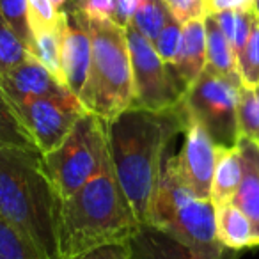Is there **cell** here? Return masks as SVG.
Returning a JSON list of instances; mask_svg holds the SVG:
<instances>
[{
	"label": "cell",
	"mask_w": 259,
	"mask_h": 259,
	"mask_svg": "<svg viewBox=\"0 0 259 259\" xmlns=\"http://www.w3.org/2000/svg\"><path fill=\"white\" fill-rule=\"evenodd\" d=\"M187 124L188 114L181 101L163 110L130 107L107 121L112 170L139 222L148 220L169 146Z\"/></svg>",
	"instance_id": "6da1fadb"
},
{
	"label": "cell",
	"mask_w": 259,
	"mask_h": 259,
	"mask_svg": "<svg viewBox=\"0 0 259 259\" xmlns=\"http://www.w3.org/2000/svg\"><path fill=\"white\" fill-rule=\"evenodd\" d=\"M59 211L61 197L41 153L0 148V217L48 259H59Z\"/></svg>",
	"instance_id": "7a4b0ae2"
},
{
	"label": "cell",
	"mask_w": 259,
	"mask_h": 259,
	"mask_svg": "<svg viewBox=\"0 0 259 259\" xmlns=\"http://www.w3.org/2000/svg\"><path fill=\"white\" fill-rule=\"evenodd\" d=\"M141 224L108 163L94 180L61 201L59 259H76L94 248L128 241Z\"/></svg>",
	"instance_id": "3957f363"
},
{
	"label": "cell",
	"mask_w": 259,
	"mask_h": 259,
	"mask_svg": "<svg viewBox=\"0 0 259 259\" xmlns=\"http://www.w3.org/2000/svg\"><path fill=\"white\" fill-rule=\"evenodd\" d=\"M87 23L93 59L78 100L87 112L110 121L134 105V73L126 27L114 20H87Z\"/></svg>",
	"instance_id": "277c9868"
},
{
	"label": "cell",
	"mask_w": 259,
	"mask_h": 259,
	"mask_svg": "<svg viewBox=\"0 0 259 259\" xmlns=\"http://www.w3.org/2000/svg\"><path fill=\"white\" fill-rule=\"evenodd\" d=\"M146 222L206 254L227 250L217 236L215 204L211 199L197 197L185 183L178 170L176 156H170L163 167Z\"/></svg>",
	"instance_id": "5b68a950"
},
{
	"label": "cell",
	"mask_w": 259,
	"mask_h": 259,
	"mask_svg": "<svg viewBox=\"0 0 259 259\" xmlns=\"http://www.w3.org/2000/svg\"><path fill=\"white\" fill-rule=\"evenodd\" d=\"M41 158L52 185L64 201L110 163L107 121L85 110L64 141Z\"/></svg>",
	"instance_id": "8992f818"
},
{
	"label": "cell",
	"mask_w": 259,
	"mask_h": 259,
	"mask_svg": "<svg viewBox=\"0 0 259 259\" xmlns=\"http://www.w3.org/2000/svg\"><path fill=\"white\" fill-rule=\"evenodd\" d=\"M241 80L204 68L181 98L188 117L201 122L217 146L238 142V100Z\"/></svg>",
	"instance_id": "52a82bcc"
},
{
	"label": "cell",
	"mask_w": 259,
	"mask_h": 259,
	"mask_svg": "<svg viewBox=\"0 0 259 259\" xmlns=\"http://www.w3.org/2000/svg\"><path fill=\"white\" fill-rule=\"evenodd\" d=\"M132 73H134V105L149 110L170 108L181 101L185 87L172 68L160 59L153 43L132 23L126 25Z\"/></svg>",
	"instance_id": "ba28073f"
},
{
	"label": "cell",
	"mask_w": 259,
	"mask_h": 259,
	"mask_svg": "<svg viewBox=\"0 0 259 259\" xmlns=\"http://www.w3.org/2000/svg\"><path fill=\"white\" fill-rule=\"evenodd\" d=\"M13 107L41 155L57 148L85 112L76 96L34 98L25 103H13Z\"/></svg>",
	"instance_id": "9c48e42d"
},
{
	"label": "cell",
	"mask_w": 259,
	"mask_h": 259,
	"mask_svg": "<svg viewBox=\"0 0 259 259\" xmlns=\"http://www.w3.org/2000/svg\"><path fill=\"white\" fill-rule=\"evenodd\" d=\"M61 30L64 83L78 98L87 82L91 59H93V39H91L89 23L78 9L66 6L61 9Z\"/></svg>",
	"instance_id": "30bf717a"
},
{
	"label": "cell",
	"mask_w": 259,
	"mask_h": 259,
	"mask_svg": "<svg viewBox=\"0 0 259 259\" xmlns=\"http://www.w3.org/2000/svg\"><path fill=\"white\" fill-rule=\"evenodd\" d=\"M185 142L176 155L178 170L197 197L211 199V181L217 162V144L201 122L188 117Z\"/></svg>",
	"instance_id": "8fae6325"
},
{
	"label": "cell",
	"mask_w": 259,
	"mask_h": 259,
	"mask_svg": "<svg viewBox=\"0 0 259 259\" xmlns=\"http://www.w3.org/2000/svg\"><path fill=\"white\" fill-rule=\"evenodd\" d=\"M126 243L128 259H238L240 255V250L233 248L222 254H206L149 222H142Z\"/></svg>",
	"instance_id": "7c38bea8"
},
{
	"label": "cell",
	"mask_w": 259,
	"mask_h": 259,
	"mask_svg": "<svg viewBox=\"0 0 259 259\" xmlns=\"http://www.w3.org/2000/svg\"><path fill=\"white\" fill-rule=\"evenodd\" d=\"M0 91L11 103H25L34 98L75 96L32 55L0 76Z\"/></svg>",
	"instance_id": "4fadbf2b"
},
{
	"label": "cell",
	"mask_w": 259,
	"mask_h": 259,
	"mask_svg": "<svg viewBox=\"0 0 259 259\" xmlns=\"http://www.w3.org/2000/svg\"><path fill=\"white\" fill-rule=\"evenodd\" d=\"M236 146L241 155L243 174L231 202H234L248 217L254 229L255 245H259V144L250 139L238 137Z\"/></svg>",
	"instance_id": "5bb4252c"
},
{
	"label": "cell",
	"mask_w": 259,
	"mask_h": 259,
	"mask_svg": "<svg viewBox=\"0 0 259 259\" xmlns=\"http://www.w3.org/2000/svg\"><path fill=\"white\" fill-rule=\"evenodd\" d=\"M180 80V83L187 89L199 78L206 68V25L204 18L190 20L183 23L181 32V47L174 64L170 66Z\"/></svg>",
	"instance_id": "9a60e30c"
},
{
	"label": "cell",
	"mask_w": 259,
	"mask_h": 259,
	"mask_svg": "<svg viewBox=\"0 0 259 259\" xmlns=\"http://www.w3.org/2000/svg\"><path fill=\"white\" fill-rule=\"evenodd\" d=\"M217 236L220 243L233 250H243L255 245L254 229L248 217L234 202L217 204Z\"/></svg>",
	"instance_id": "2e32d148"
},
{
	"label": "cell",
	"mask_w": 259,
	"mask_h": 259,
	"mask_svg": "<svg viewBox=\"0 0 259 259\" xmlns=\"http://www.w3.org/2000/svg\"><path fill=\"white\" fill-rule=\"evenodd\" d=\"M241 174V155L238 146L226 148V146H217V162L215 172L211 181V201L213 204H224L231 202L240 187Z\"/></svg>",
	"instance_id": "e0dca14e"
},
{
	"label": "cell",
	"mask_w": 259,
	"mask_h": 259,
	"mask_svg": "<svg viewBox=\"0 0 259 259\" xmlns=\"http://www.w3.org/2000/svg\"><path fill=\"white\" fill-rule=\"evenodd\" d=\"M206 25V68L213 69L215 73L233 78H240L236 64V54L233 45L222 32L217 20L211 15L204 16Z\"/></svg>",
	"instance_id": "ac0fdd59"
},
{
	"label": "cell",
	"mask_w": 259,
	"mask_h": 259,
	"mask_svg": "<svg viewBox=\"0 0 259 259\" xmlns=\"http://www.w3.org/2000/svg\"><path fill=\"white\" fill-rule=\"evenodd\" d=\"M62 30L61 22L59 25L43 29L34 32V41L30 47V55L41 62L62 85L64 83V73H62Z\"/></svg>",
	"instance_id": "d6986e66"
},
{
	"label": "cell",
	"mask_w": 259,
	"mask_h": 259,
	"mask_svg": "<svg viewBox=\"0 0 259 259\" xmlns=\"http://www.w3.org/2000/svg\"><path fill=\"white\" fill-rule=\"evenodd\" d=\"M0 148H18L37 151L32 139L15 110L9 98L0 91Z\"/></svg>",
	"instance_id": "ffe728a7"
},
{
	"label": "cell",
	"mask_w": 259,
	"mask_h": 259,
	"mask_svg": "<svg viewBox=\"0 0 259 259\" xmlns=\"http://www.w3.org/2000/svg\"><path fill=\"white\" fill-rule=\"evenodd\" d=\"M169 18L170 13L163 4V0H141L137 13L132 20V25L153 43Z\"/></svg>",
	"instance_id": "44dd1931"
},
{
	"label": "cell",
	"mask_w": 259,
	"mask_h": 259,
	"mask_svg": "<svg viewBox=\"0 0 259 259\" xmlns=\"http://www.w3.org/2000/svg\"><path fill=\"white\" fill-rule=\"evenodd\" d=\"M238 134L259 144V87L240 89L238 100Z\"/></svg>",
	"instance_id": "7402d4cb"
},
{
	"label": "cell",
	"mask_w": 259,
	"mask_h": 259,
	"mask_svg": "<svg viewBox=\"0 0 259 259\" xmlns=\"http://www.w3.org/2000/svg\"><path fill=\"white\" fill-rule=\"evenodd\" d=\"M238 75L243 87H259V18L255 15L247 45L236 57Z\"/></svg>",
	"instance_id": "603a6c76"
},
{
	"label": "cell",
	"mask_w": 259,
	"mask_h": 259,
	"mask_svg": "<svg viewBox=\"0 0 259 259\" xmlns=\"http://www.w3.org/2000/svg\"><path fill=\"white\" fill-rule=\"evenodd\" d=\"M29 55V48L25 47V43L6 22L4 16L0 15V76L16 68Z\"/></svg>",
	"instance_id": "cb8c5ba5"
},
{
	"label": "cell",
	"mask_w": 259,
	"mask_h": 259,
	"mask_svg": "<svg viewBox=\"0 0 259 259\" xmlns=\"http://www.w3.org/2000/svg\"><path fill=\"white\" fill-rule=\"evenodd\" d=\"M0 259H48L0 217Z\"/></svg>",
	"instance_id": "d4e9b609"
},
{
	"label": "cell",
	"mask_w": 259,
	"mask_h": 259,
	"mask_svg": "<svg viewBox=\"0 0 259 259\" xmlns=\"http://www.w3.org/2000/svg\"><path fill=\"white\" fill-rule=\"evenodd\" d=\"M0 15L4 16L6 22L13 27L20 39L25 43V47H32L34 34L29 25V15H27V0H0Z\"/></svg>",
	"instance_id": "484cf974"
},
{
	"label": "cell",
	"mask_w": 259,
	"mask_h": 259,
	"mask_svg": "<svg viewBox=\"0 0 259 259\" xmlns=\"http://www.w3.org/2000/svg\"><path fill=\"white\" fill-rule=\"evenodd\" d=\"M181 32H183V25L170 15V18L167 20V23L163 25L162 32L153 41V47H155L156 54H158L160 59L169 66L174 64L178 54H180Z\"/></svg>",
	"instance_id": "4316f807"
},
{
	"label": "cell",
	"mask_w": 259,
	"mask_h": 259,
	"mask_svg": "<svg viewBox=\"0 0 259 259\" xmlns=\"http://www.w3.org/2000/svg\"><path fill=\"white\" fill-rule=\"evenodd\" d=\"M27 15L32 34L55 27L61 22V9L52 0H27Z\"/></svg>",
	"instance_id": "83f0119b"
},
{
	"label": "cell",
	"mask_w": 259,
	"mask_h": 259,
	"mask_svg": "<svg viewBox=\"0 0 259 259\" xmlns=\"http://www.w3.org/2000/svg\"><path fill=\"white\" fill-rule=\"evenodd\" d=\"M66 6L78 9L87 20H112L115 11V0H69Z\"/></svg>",
	"instance_id": "f1b7e54d"
},
{
	"label": "cell",
	"mask_w": 259,
	"mask_h": 259,
	"mask_svg": "<svg viewBox=\"0 0 259 259\" xmlns=\"http://www.w3.org/2000/svg\"><path fill=\"white\" fill-rule=\"evenodd\" d=\"M169 13L183 25L190 20L204 18V4L202 0H163Z\"/></svg>",
	"instance_id": "f546056e"
},
{
	"label": "cell",
	"mask_w": 259,
	"mask_h": 259,
	"mask_svg": "<svg viewBox=\"0 0 259 259\" xmlns=\"http://www.w3.org/2000/svg\"><path fill=\"white\" fill-rule=\"evenodd\" d=\"M76 259H128V243L122 241V243L105 245V247L94 248Z\"/></svg>",
	"instance_id": "4dcf8cb0"
},
{
	"label": "cell",
	"mask_w": 259,
	"mask_h": 259,
	"mask_svg": "<svg viewBox=\"0 0 259 259\" xmlns=\"http://www.w3.org/2000/svg\"><path fill=\"white\" fill-rule=\"evenodd\" d=\"M206 15L226 11V9H252L254 0H202Z\"/></svg>",
	"instance_id": "1f68e13d"
},
{
	"label": "cell",
	"mask_w": 259,
	"mask_h": 259,
	"mask_svg": "<svg viewBox=\"0 0 259 259\" xmlns=\"http://www.w3.org/2000/svg\"><path fill=\"white\" fill-rule=\"evenodd\" d=\"M139 4H141V0H115V11L112 20L122 27L130 25L137 13Z\"/></svg>",
	"instance_id": "d6a6232c"
},
{
	"label": "cell",
	"mask_w": 259,
	"mask_h": 259,
	"mask_svg": "<svg viewBox=\"0 0 259 259\" xmlns=\"http://www.w3.org/2000/svg\"><path fill=\"white\" fill-rule=\"evenodd\" d=\"M52 2H54V4L57 6L59 9H62V8H64V6H66V4H68L69 0H52Z\"/></svg>",
	"instance_id": "836d02e7"
},
{
	"label": "cell",
	"mask_w": 259,
	"mask_h": 259,
	"mask_svg": "<svg viewBox=\"0 0 259 259\" xmlns=\"http://www.w3.org/2000/svg\"><path fill=\"white\" fill-rule=\"evenodd\" d=\"M254 11H255V15H257V18H259V0H254Z\"/></svg>",
	"instance_id": "e575fe53"
}]
</instances>
